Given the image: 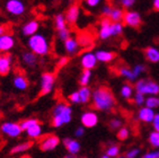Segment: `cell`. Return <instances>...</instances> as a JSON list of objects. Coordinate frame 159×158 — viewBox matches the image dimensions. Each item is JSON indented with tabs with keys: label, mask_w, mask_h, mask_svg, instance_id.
Instances as JSON below:
<instances>
[{
	"label": "cell",
	"mask_w": 159,
	"mask_h": 158,
	"mask_svg": "<svg viewBox=\"0 0 159 158\" xmlns=\"http://www.w3.org/2000/svg\"><path fill=\"white\" fill-rule=\"evenodd\" d=\"M93 106L98 111H112L115 106V98L110 88L99 87L93 93Z\"/></svg>",
	"instance_id": "1"
},
{
	"label": "cell",
	"mask_w": 159,
	"mask_h": 158,
	"mask_svg": "<svg viewBox=\"0 0 159 158\" xmlns=\"http://www.w3.org/2000/svg\"><path fill=\"white\" fill-rule=\"evenodd\" d=\"M72 118V109L66 103L57 104L53 109L52 125L54 128H60L62 125L68 124Z\"/></svg>",
	"instance_id": "2"
},
{
	"label": "cell",
	"mask_w": 159,
	"mask_h": 158,
	"mask_svg": "<svg viewBox=\"0 0 159 158\" xmlns=\"http://www.w3.org/2000/svg\"><path fill=\"white\" fill-rule=\"evenodd\" d=\"M27 45L31 51L36 55H46L50 52V42L43 34L36 33L27 41Z\"/></svg>",
	"instance_id": "3"
},
{
	"label": "cell",
	"mask_w": 159,
	"mask_h": 158,
	"mask_svg": "<svg viewBox=\"0 0 159 158\" xmlns=\"http://www.w3.org/2000/svg\"><path fill=\"white\" fill-rule=\"evenodd\" d=\"M135 91L139 94L146 95H158L159 94V85L156 81L148 80V79H140L135 82Z\"/></svg>",
	"instance_id": "4"
},
{
	"label": "cell",
	"mask_w": 159,
	"mask_h": 158,
	"mask_svg": "<svg viewBox=\"0 0 159 158\" xmlns=\"http://www.w3.org/2000/svg\"><path fill=\"white\" fill-rule=\"evenodd\" d=\"M55 76L52 72H45L43 73L41 77V91L40 95H48L52 91L54 87Z\"/></svg>",
	"instance_id": "5"
},
{
	"label": "cell",
	"mask_w": 159,
	"mask_h": 158,
	"mask_svg": "<svg viewBox=\"0 0 159 158\" xmlns=\"http://www.w3.org/2000/svg\"><path fill=\"white\" fill-rule=\"evenodd\" d=\"M123 23L126 25V26H130V27L133 28H139L142 24V18L139 12H133V10H129V12H124V16H123Z\"/></svg>",
	"instance_id": "6"
},
{
	"label": "cell",
	"mask_w": 159,
	"mask_h": 158,
	"mask_svg": "<svg viewBox=\"0 0 159 158\" xmlns=\"http://www.w3.org/2000/svg\"><path fill=\"white\" fill-rule=\"evenodd\" d=\"M0 130L2 133H5L8 137L16 138L19 137L23 132L20 125L18 123H14V122H6V123H2L1 127H0Z\"/></svg>",
	"instance_id": "7"
},
{
	"label": "cell",
	"mask_w": 159,
	"mask_h": 158,
	"mask_svg": "<svg viewBox=\"0 0 159 158\" xmlns=\"http://www.w3.org/2000/svg\"><path fill=\"white\" fill-rule=\"evenodd\" d=\"M6 10L14 16H20L25 12V5L20 0H8L6 2Z\"/></svg>",
	"instance_id": "8"
},
{
	"label": "cell",
	"mask_w": 159,
	"mask_h": 158,
	"mask_svg": "<svg viewBox=\"0 0 159 158\" xmlns=\"http://www.w3.org/2000/svg\"><path fill=\"white\" fill-rule=\"evenodd\" d=\"M60 145V139L57 136H48L40 142V149L42 151H51L54 150Z\"/></svg>",
	"instance_id": "9"
},
{
	"label": "cell",
	"mask_w": 159,
	"mask_h": 158,
	"mask_svg": "<svg viewBox=\"0 0 159 158\" xmlns=\"http://www.w3.org/2000/svg\"><path fill=\"white\" fill-rule=\"evenodd\" d=\"M81 124L84 125V128H94L98 123V115L95 112L88 111L81 114Z\"/></svg>",
	"instance_id": "10"
},
{
	"label": "cell",
	"mask_w": 159,
	"mask_h": 158,
	"mask_svg": "<svg viewBox=\"0 0 159 158\" xmlns=\"http://www.w3.org/2000/svg\"><path fill=\"white\" fill-rule=\"evenodd\" d=\"M79 14H80V9H79V5L78 3H74L71 5L69 8L66 12V21H67V24L69 25H75L79 18Z\"/></svg>",
	"instance_id": "11"
},
{
	"label": "cell",
	"mask_w": 159,
	"mask_h": 158,
	"mask_svg": "<svg viewBox=\"0 0 159 158\" xmlns=\"http://www.w3.org/2000/svg\"><path fill=\"white\" fill-rule=\"evenodd\" d=\"M80 63L83 66V68L85 70H90L94 69L96 67V63H97V59L95 57V53L93 52H86L81 55V60H80Z\"/></svg>",
	"instance_id": "12"
},
{
	"label": "cell",
	"mask_w": 159,
	"mask_h": 158,
	"mask_svg": "<svg viewBox=\"0 0 159 158\" xmlns=\"http://www.w3.org/2000/svg\"><path fill=\"white\" fill-rule=\"evenodd\" d=\"M112 36V21L108 17H104L101 21L99 27V37L102 40H107Z\"/></svg>",
	"instance_id": "13"
},
{
	"label": "cell",
	"mask_w": 159,
	"mask_h": 158,
	"mask_svg": "<svg viewBox=\"0 0 159 158\" xmlns=\"http://www.w3.org/2000/svg\"><path fill=\"white\" fill-rule=\"evenodd\" d=\"M11 55L10 54H0V75L6 76L10 72L11 69Z\"/></svg>",
	"instance_id": "14"
},
{
	"label": "cell",
	"mask_w": 159,
	"mask_h": 158,
	"mask_svg": "<svg viewBox=\"0 0 159 158\" xmlns=\"http://www.w3.org/2000/svg\"><path fill=\"white\" fill-rule=\"evenodd\" d=\"M39 27H40V24H39V21L33 19V21H30L28 23L23 26L21 28V33L24 36H33L35 34L37 33V30H39Z\"/></svg>",
	"instance_id": "15"
},
{
	"label": "cell",
	"mask_w": 159,
	"mask_h": 158,
	"mask_svg": "<svg viewBox=\"0 0 159 158\" xmlns=\"http://www.w3.org/2000/svg\"><path fill=\"white\" fill-rule=\"evenodd\" d=\"M15 45L14 36L10 34H6L3 36H0V52H8Z\"/></svg>",
	"instance_id": "16"
},
{
	"label": "cell",
	"mask_w": 159,
	"mask_h": 158,
	"mask_svg": "<svg viewBox=\"0 0 159 158\" xmlns=\"http://www.w3.org/2000/svg\"><path fill=\"white\" fill-rule=\"evenodd\" d=\"M156 115V113L153 112V109H148V107H142L140 109L138 113V118L141 122H144V123H152L153 118Z\"/></svg>",
	"instance_id": "17"
},
{
	"label": "cell",
	"mask_w": 159,
	"mask_h": 158,
	"mask_svg": "<svg viewBox=\"0 0 159 158\" xmlns=\"http://www.w3.org/2000/svg\"><path fill=\"white\" fill-rule=\"evenodd\" d=\"M63 145L67 148V150L69 151L70 155L76 156L78 152L80 151V143L77 140L70 139V138H66L63 140Z\"/></svg>",
	"instance_id": "18"
},
{
	"label": "cell",
	"mask_w": 159,
	"mask_h": 158,
	"mask_svg": "<svg viewBox=\"0 0 159 158\" xmlns=\"http://www.w3.org/2000/svg\"><path fill=\"white\" fill-rule=\"evenodd\" d=\"M95 57H96V59H97V61H101V62H111L112 60L115 59L116 54H115L114 52L99 50V51L95 52Z\"/></svg>",
	"instance_id": "19"
},
{
	"label": "cell",
	"mask_w": 159,
	"mask_h": 158,
	"mask_svg": "<svg viewBox=\"0 0 159 158\" xmlns=\"http://www.w3.org/2000/svg\"><path fill=\"white\" fill-rule=\"evenodd\" d=\"M63 43H64V49H66V51L69 54H75L79 50V43H78V41L75 37H70V39H68Z\"/></svg>",
	"instance_id": "20"
},
{
	"label": "cell",
	"mask_w": 159,
	"mask_h": 158,
	"mask_svg": "<svg viewBox=\"0 0 159 158\" xmlns=\"http://www.w3.org/2000/svg\"><path fill=\"white\" fill-rule=\"evenodd\" d=\"M144 55H146L147 60L150 61V62H153V63L159 62V50L153 48V46L146 48L144 49Z\"/></svg>",
	"instance_id": "21"
},
{
	"label": "cell",
	"mask_w": 159,
	"mask_h": 158,
	"mask_svg": "<svg viewBox=\"0 0 159 158\" xmlns=\"http://www.w3.org/2000/svg\"><path fill=\"white\" fill-rule=\"evenodd\" d=\"M21 60L28 67H34L37 63V57L32 51H26L21 55Z\"/></svg>",
	"instance_id": "22"
},
{
	"label": "cell",
	"mask_w": 159,
	"mask_h": 158,
	"mask_svg": "<svg viewBox=\"0 0 159 158\" xmlns=\"http://www.w3.org/2000/svg\"><path fill=\"white\" fill-rule=\"evenodd\" d=\"M28 85L30 82L25 77L23 76H16L14 78V86L15 88H17L18 91H25V89L28 88Z\"/></svg>",
	"instance_id": "23"
},
{
	"label": "cell",
	"mask_w": 159,
	"mask_h": 158,
	"mask_svg": "<svg viewBox=\"0 0 159 158\" xmlns=\"http://www.w3.org/2000/svg\"><path fill=\"white\" fill-rule=\"evenodd\" d=\"M78 93H79V96H80V103H83V104L88 103L93 96L92 91H90V88L87 87V86H86V87H81V88L78 91Z\"/></svg>",
	"instance_id": "24"
},
{
	"label": "cell",
	"mask_w": 159,
	"mask_h": 158,
	"mask_svg": "<svg viewBox=\"0 0 159 158\" xmlns=\"http://www.w3.org/2000/svg\"><path fill=\"white\" fill-rule=\"evenodd\" d=\"M123 16H124V12L121 8H113L108 18L112 23H120L121 21H123Z\"/></svg>",
	"instance_id": "25"
},
{
	"label": "cell",
	"mask_w": 159,
	"mask_h": 158,
	"mask_svg": "<svg viewBox=\"0 0 159 158\" xmlns=\"http://www.w3.org/2000/svg\"><path fill=\"white\" fill-rule=\"evenodd\" d=\"M55 28H57L58 32L68 28L67 21H66V17H64L63 14H58V15L55 16Z\"/></svg>",
	"instance_id": "26"
},
{
	"label": "cell",
	"mask_w": 159,
	"mask_h": 158,
	"mask_svg": "<svg viewBox=\"0 0 159 158\" xmlns=\"http://www.w3.org/2000/svg\"><path fill=\"white\" fill-rule=\"evenodd\" d=\"M33 146V142L32 141H26V142H21L17 146H15L14 148L10 150V154H18V152H23L26 151L28 149Z\"/></svg>",
	"instance_id": "27"
},
{
	"label": "cell",
	"mask_w": 159,
	"mask_h": 158,
	"mask_svg": "<svg viewBox=\"0 0 159 158\" xmlns=\"http://www.w3.org/2000/svg\"><path fill=\"white\" fill-rule=\"evenodd\" d=\"M27 136L31 138H39L41 137V134H42V125L40 124V123H37V124H35L34 127H32V128H30L27 131Z\"/></svg>",
	"instance_id": "28"
},
{
	"label": "cell",
	"mask_w": 159,
	"mask_h": 158,
	"mask_svg": "<svg viewBox=\"0 0 159 158\" xmlns=\"http://www.w3.org/2000/svg\"><path fill=\"white\" fill-rule=\"evenodd\" d=\"M90 78H92V71L84 69L81 71V75H80V78H79L80 85L83 86V87H86L89 84V81H90Z\"/></svg>",
	"instance_id": "29"
},
{
	"label": "cell",
	"mask_w": 159,
	"mask_h": 158,
	"mask_svg": "<svg viewBox=\"0 0 159 158\" xmlns=\"http://www.w3.org/2000/svg\"><path fill=\"white\" fill-rule=\"evenodd\" d=\"M37 123H40V121H39L37 118H27V120H24L19 125H20V128L23 131H27L28 129L34 127V125L37 124Z\"/></svg>",
	"instance_id": "30"
},
{
	"label": "cell",
	"mask_w": 159,
	"mask_h": 158,
	"mask_svg": "<svg viewBox=\"0 0 159 158\" xmlns=\"http://www.w3.org/2000/svg\"><path fill=\"white\" fill-rule=\"evenodd\" d=\"M119 73L122 77H125L126 79H129L130 81H134L135 79H137L134 77V75H133V72H132V70L129 69V68H125V67L120 68V69H119Z\"/></svg>",
	"instance_id": "31"
},
{
	"label": "cell",
	"mask_w": 159,
	"mask_h": 158,
	"mask_svg": "<svg viewBox=\"0 0 159 158\" xmlns=\"http://www.w3.org/2000/svg\"><path fill=\"white\" fill-rule=\"evenodd\" d=\"M144 104H146V107H148V109H157V107H159V98L157 96H150V97L146 98Z\"/></svg>",
	"instance_id": "32"
},
{
	"label": "cell",
	"mask_w": 159,
	"mask_h": 158,
	"mask_svg": "<svg viewBox=\"0 0 159 158\" xmlns=\"http://www.w3.org/2000/svg\"><path fill=\"white\" fill-rule=\"evenodd\" d=\"M132 94H133L132 86H130L129 84H125V85L122 86V88H121V95H122V97L126 98V100H130V98L132 97Z\"/></svg>",
	"instance_id": "33"
},
{
	"label": "cell",
	"mask_w": 159,
	"mask_h": 158,
	"mask_svg": "<svg viewBox=\"0 0 159 158\" xmlns=\"http://www.w3.org/2000/svg\"><path fill=\"white\" fill-rule=\"evenodd\" d=\"M106 155L111 158L112 157L117 158L120 156V147L117 146V145H112V146H110L106 150Z\"/></svg>",
	"instance_id": "34"
},
{
	"label": "cell",
	"mask_w": 159,
	"mask_h": 158,
	"mask_svg": "<svg viewBox=\"0 0 159 158\" xmlns=\"http://www.w3.org/2000/svg\"><path fill=\"white\" fill-rule=\"evenodd\" d=\"M149 143L152 147H155V148H158L159 147V132L152 131V132L149 134Z\"/></svg>",
	"instance_id": "35"
},
{
	"label": "cell",
	"mask_w": 159,
	"mask_h": 158,
	"mask_svg": "<svg viewBox=\"0 0 159 158\" xmlns=\"http://www.w3.org/2000/svg\"><path fill=\"white\" fill-rule=\"evenodd\" d=\"M123 33L122 23H112V36H119Z\"/></svg>",
	"instance_id": "36"
},
{
	"label": "cell",
	"mask_w": 159,
	"mask_h": 158,
	"mask_svg": "<svg viewBox=\"0 0 159 158\" xmlns=\"http://www.w3.org/2000/svg\"><path fill=\"white\" fill-rule=\"evenodd\" d=\"M116 136L119 140H126L130 136V130L128 128H121L117 131Z\"/></svg>",
	"instance_id": "37"
},
{
	"label": "cell",
	"mask_w": 159,
	"mask_h": 158,
	"mask_svg": "<svg viewBox=\"0 0 159 158\" xmlns=\"http://www.w3.org/2000/svg\"><path fill=\"white\" fill-rule=\"evenodd\" d=\"M58 36H59V40H61V41L66 42L68 39H70L71 37L70 30H69V28H66V30H60V32H58Z\"/></svg>",
	"instance_id": "38"
},
{
	"label": "cell",
	"mask_w": 159,
	"mask_h": 158,
	"mask_svg": "<svg viewBox=\"0 0 159 158\" xmlns=\"http://www.w3.org/2000/svg\"><path fill=\"white\" fill-rule=\"evenodd\" d=\"M144 71H146V67H144L143 64H137V66H134V68L132 69V72H133L135 78H138L141 73L144 72Z\"/></svg>",
	"instance_id": "39"
},
{
	"label": "cell",
	"mask_w": 159,
	"mask_h": 158,
	"mask_svg": "<svg viewBox=\"0 0 159 158\" xmlns=\"http://www.w3.org/2000/svg\"><path fill=\"white\" fill-rule=\"evenodd\" d=\"M122 127V121L119 120V118H113V120H111L110 121V128L112 130H117V129H121Z\"/></svg>",
	"instance_id": "40"
},
{
	"label": "cell",
	"mask_w": 159,
	"mask_h": 158,
	"mask_svg": "<svg viewBox=\"0 0 159 158\" xmlns=\"http://www.w3.org/2000/svg\"><path fill=\"white\" fill-rule=\"evenodd\" d=\"M139 155H140V149H139V148H133V149H130V150L126 152L125 157L126 158H137Z\"/></svg>",
	"instance_id": "41"
},
{
	"label": "cell",
	"mask_w": 159,
	"mask_h": 158,
	"mask_svg": "<svg viewBox=\"0 0 159 158\" xmlns=\"http://www.w3.org/2000/svg\"><path fill=\"white\" fill-rule=\"evenodd\" d=\"M69 100H70L71 103L79 104V103H80V96H79V93H78V91H74L72 94H70V96H69Z\"/></svg>",
	"instance_id": "42"
},
{
	"label": "cell",
	"mask_w": 159,
	"mask_h": 158,
	"mask_svg": "<svg viewBox=\"0 0 159 158\" xmlns=\"http://www.w3.org/2000/svg\"><path fill=\"white\" fill-rule=\"evenodd\" d=\"M134 100H135V103L138 104V105H142V104H144V102H146V98H144V95L139 94V93H137V94L134 95Z\"/></svg>",
	"instance_id": "43"
},
{
	"label": "cell",
	"mask_w": 159,
	"mask_h": 158,
	"mask_svg": "<svg viewBox=\"0 0 159 158\" xmlns=\"http://www.w3.org/2000/svg\"><path fill=\"white\" fill-rule=\"evenodd\" d=\"M141 158H159V150L147 152V154H144Z\"/></svg>",
	"instance_id": "44"
},
{
	"label": "cell",
	"mask_w": 159,
	"mask_h": 158,
	"mask_svg": "<svg viewBox=\"0 0 159 158\" xmlns=\"http://www.w3.org/2000/svg\"><path fill=\"white\" fill-rule=\"evenodd\" d=\"M112 9H113V7L112 6H110V5H105V6L103 7V9H102V12H103V15H104L105 17H108L111 12H112Z\"/></svg>",
	"instance_id": "45"
},
{
	"label": "cell",
	"mask_w": 159,
	"mask_h": 158,
	"mask_svg": "<svg viewBox=\"0 0 159 158\" xmlns=\"http://www.w3.org/2000/svg\"><path fill=\"white\" fill-rule=\"evenodd\" d=\"M152 127H153V129H155V131L159 132V113H158V114H156V115H155V118H153Z\"/></svg>",
	"instance_id": "46"
},
{
	"label": "cell",
	"mask_w": 159,
	"mask_h": 158,
	"mask_svg": "<svg viewBox=\"0 0 159 158\" xmlns=\"http://www.w3.org/2000/svg\"><path fill=\"white\" fill-rule=\"evenodd\" d=\"M84 134H85V128H84V127H79V128H77L76 130H75V137L80 138V137H83Z\"/></svg>",
	"instance_id": "47"
},
{
	"label": "cell",
	"mask_w": 159,
	"mask_h": 158,
	"mask_svg": "<svg viewBox=\"0 0 159 158\" xmlns=\"http://www.w3.org/2000/svg\"><path fill=\"white\" fill-rule=\"evenodd\" d=\"M121 3H122L123 7L129 8V7H132L133 5H134V1H133V0H122V1H121Z\"/></svg>",
	"instance_id": "48"
},
{
	"label": "cell",
	"mask_w": 159,
	"mask_h": 158,
	"mask_svg": "<svg viewBox=\"0 0 159 158\" xmlns=\"http://www.w3.org/2000/svg\"><path fill=\"white\" fill-rule=\"evenodd\" d=\"M98 3H99V0H87L86 1V5L88 7H96L98 6Z\"/></svg>",
	"instance_id": "49"
},
{
	"label": "cell",
	"mask_w": 159,
	"mask_h": 158,
	"mask_svg": "<svg viewBox=\"0 0 159 158\" xmlns=\"http://www.w3.org/2000/svg\"><path fill=\"white\" fill-rule=\"evenodd\" d=\"M6 32H7V27L5 25H0V36H3V35H6Z\"/></svg>",
	"instance_id": "50"
},
{
	"label": "cell",
	"mask_w": 159,
	"mask_h": 158,
	"mask_svg": "<svg viewBox=\"0 0 159 158\" xmlns=\"http://www.w3.org/2000/svg\"><path fill=\"white\" fill-rule=\"evenodd\" d=\"M153 9L159 12V0H155L153 1Z\"/></svg>",
	"instance_id": "51"
},
{
	"label": "cell",
	"mask_w": 159,
	"mask_h": 158,
	"mask_svg": "<svg viewBox=\"0 0 159 158\" xmlns=\"http://www.w3.org/2000/svg\"><path fill=\"white\" fill-rule=\"evenodd\" d=\"M63 158H77V157H76V156H74V155H70V154H69V155L64 156Z\"/></svg>",
	"instance_id": "52"
},
{
	"label": "cell",
	"mask_w": 159,
	"mask_h": 158,
	"mask_svg": "<svg viewBox=\"0 0 159 158\" xmlns=\"http://www.w3.org/2000/svg\"><path fill=\"white\" fill-rule=\"evenodd\" d=\"M101 158H111V157H108V156H107L106 154H105V155H103V156H102Z\"/></svg>",
	"instance_id": "53"
},
{
	"label": "cell",
	"mask_w": 159,
	"mask_h": 158,
	"mask_svg": "<svg viewBox=\"0 0 159 158\" xmlns=\"http://www.w3.org/2000/svg\"><path fill=\"white\" fill-rule=\"evenodd\" d=\"M117 158H126V157H125V155H120Z\"/></svg>",
	"instance_id": "54"
}]
</instances>
